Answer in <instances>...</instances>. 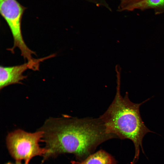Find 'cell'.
I'll list each match as a JSON object with an SVG mask.
<instances>
[{
	"instance_id": "6da1fadb",
	"label": "cell",
	"mask_w": 164,
	"mask_h": 164,
	"mask_svg": "<svg viewBox=\"0 0 164 164\" xmlns=\"http://www.w3.org/2000/svg\"><path fill=\"white\" fill-rule=\"evenodd\" d=\"M47 151L43 163L65 153L74 154L80 161L92 154L103 142L116 138L108 133L99 117L79 118L68 115L47 119L39 129Z\"/></svg>"
},
{
	"instance_id": "7a4b0ae2",
	"label": "cell",
	"mask_w": 164,
	"mask_h": 164,
	"mask_svg": "<svg viewBox=\"0 0 164 164\" xmlns=\"http://www.w3.org/2000/svg\"><path fill=\"white\" fill-rule=\"evenodd\" d=\"M118 76L115 97L106 111L100 118L103 122L107 132L121 139L131 140L135 146L134 159L130 164H135L139 159L140 149L144 153L142 141L147 133L153 132L145 125L140 114L139 108L150 99L140 103L132 102L128 93L124 97L120 93V76Z\"/></svg>"
},
{
	"instance_id": "3957f363",
	"label": "cell",
	"mask_w": 164,
	"mask_h": 164,
	"mask_svg": "<svg viewBox=\"0 0 164 164\" xmlns=\"http://www.w3.org/2000/svg\"><path fill=\"white\" fill-rule=\"evenodd\" d=\"M43 132L40 130L30 133L20 129L10 132L6 138V143L9 152L16 162L24 160L29 164L30 160L37 156H43L47 152L39 144L43 142Z\"/></svg>"
},
{
	"instance_id": "277c9868",
	"label": "cell",
	"mask_w": 164,
	"mask_h": 164,
	"mask_svg": "<svg viewBox=\"0 0 164 164\" xmlns=\"http://www.w3.org/2000/svg\"><path fill=\"white\" fill-rule=\"evenodd\" d=\"M26 8L16 0H0V12L7 23L13 39V46L8 50L13 53L14 50L18 48L21 55L27 62L35 61L36 59L32 55L34 52L29 49L23 39L21 29L22 17Z\"/></svg>"
},
{
	"instance_id": "5b68a950",
	"label": "cell",
	"mask_w": 164,
	"mask_h": 164,
	"mask_svg": "<svg viewBox=\"0 0 164 164\" xmlns=\"http://www.w3.org/2000/svg\"><path fill=\"white\" fill-rule=\"evenodd\" d=\"M46 60L45 57L39 59L35 62H27L23 64L10 67H0V89L11 84H20L26 78L23 75L28 69L33 70L39 69V63Z\"/></svg>"
},
{
	"instance_id": "8992f818",
	"label": "cell",
	"mask_w": 164,
	"mask_h": 164,
	"mask_svg": "<svg viewBox=\"0 0 164 164\" xmlns=\"http://www.w3.org/2000/svg\"><path fill=\"white\" fill-rule=\"evenodd\" d=\"M72 164H117L114 158L103 150L91 154L82 161H71Z\"/></svg>"
},
{
	"instance_id": "52a82bcc",
	"label": "cell",
	"mask_w": 164,
	"mask_h": 164,
	"mask_svg": "<svg viewBox=\"0 0 164 164\" xmlns=\"http://www.w3.org/2000/svg\"><path fill=\"white\" fill-rule=\"evenodd\" d=\"M153 9L160 12L164 11V0H142L127 7L125 10Z\"/></svg>"
},
{
	"instance_id": "ba28073f",
	"label": "cell",
	"mask_w": 164,
	"mask_h": 164,
	"mask_svg": "<svg viewBox=\"0 0 164 164\" xmlns=\"http://www.w3.org/2000/svg\"><path fill=\"white\" fill-rule=\"evenodd\" d=\"M142 0H121L118 9L120 11H125L128 6Z\"/></svg>"
},
{
	"instance_id": "9c48e42d",
	"label": "cell",
	"mask_w": 164,
	"mask_h": 164,
	"mask_svg": "<svg viewBox=\"0 0 164 164\" xmlns=\"http://www.w3.org/2000/svg\"><path fill=\"white\" fill-rule=\"evenodd\" d=\"M5 164H26L25 163L24 164H22V163L21 162L15 161V163L12 162H8L5 163Z\"/></svg>"
}]
</instances>
